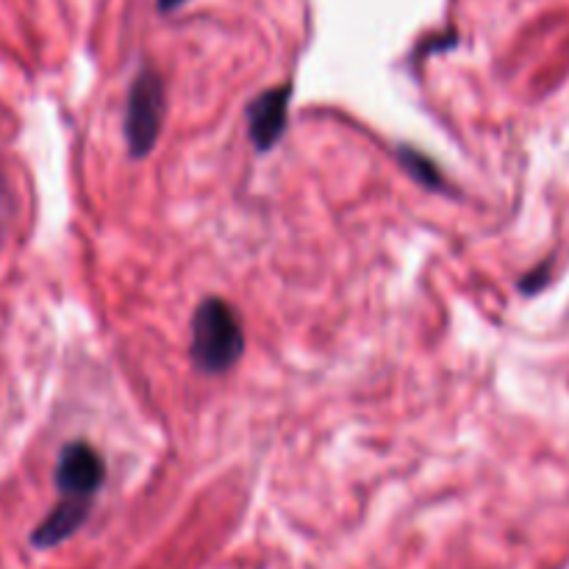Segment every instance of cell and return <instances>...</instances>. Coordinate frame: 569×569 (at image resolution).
<instances>
[{"label":"cell","mask_w":569,"mask_h":569,"mask_svg":"<svg viewBox=\"0 0 569 569\" xmlns=\"http://www.w3.org/2000/svg\"><path fill=\"white\" fill-rule=\"evenodd\" d=\"M244 350L242 322L220 298H209L192 315V361L206 376L228 372Z\"/></svg>","instance_id":"obj_1"},{"label":"cell","mask_w":569,"mask_h":569,"mask_svg":"<svg viewBox=\"0 0 569 569\" xmlns=\"http://www.w3.org/2000/svg\"><path fill=\"white\" fill-rule=\"evenodd\" d=\"M164 83L153 67H144L131 83L126 109V142L133 159H142L156 148L164 122Z\"/></svg>","instance_id":"obj_2"},{"label":"cell","mask_w":569,"mask_h":569,"mask_svg":"<svg viewBox=\"0 0 569 569\" xmlns=\"http://www.w3.org/2000/svg\"><path fill=\"white\" fill-rule=\"evenodd\" d=\"M103 478V459H100L92 445L72 442L61 450L59 467H56V489L64 498L89 500L100 489Z\"/></svg>","instance_id":"obj_3"},{"label":"cell","mask_w":569,"mask_h":569,"mask_svg":"<svg viewBox=\"0 0 569 569\" xmlns=\"http://www.w3.org/2000/svg\"><path fill=\"white\" fill-rule=\"evenodd\" d=\"M289 98H292V87L281 83L267 92H261L253 103L248 106V131L250 142L256 144L259 153H267L278 144V139L287 131L289 117Z\"/></svg>","instance_id":"obj_4"},{"label":"cell","mask_w":569,"mask_h":569,"mask_svg":"<svg viewBox=\"0 0 569 569\" xmlns=\"http://www.w3.org/2000/svg\"><path fill=\"white\" fill-rule=\"evenodd\" d=\"M89 515V500L81 498H64L42 522L37 526V531L31 533V545L39 550L56 548V545L67 542L78 528L87 522Z\"/></svg>","instance_id":"obj_5"},{"label":"cell","mask_w":569,"mask_h":569,"mask_svg":"<svg viewBox=\"0 0 569 569\" xmlns=\"http://www.w3.org/2000/svg\"><path fill=\"white\" fill-rule=\"evenodd\" d=\"M398 156H400V164H403L406 170L411 172V178H417L422 187L428 189L442 187V172H439V167L433 164L426 153H420V150L415 148H406L403 144V148L398 150Z\"/></svg>","instance_id":"obj_6"},{"label":"cell","mask_w":569,"mask_h":569,"mask_svg":"<svg viewBox=\"0 0 569 569\" xmlns=\"http://www.w3.org/2000/svg\"><path fill=\"white\" fill-rule=\"evenodd\" d=\"M548 276H550V264L537 267V270H531L526 278H522L520 289H522V292H526V295L539 292V289H542L545 283H548Z\"/></svg>","instance_id":"obj_7"},{"label":"cell","mask_w":569,"mask_h":569,"mask_svg":"<svg viewBox=\"0 0 569 569\" xmlns=\"http://www.w3.org/2000/svg\"><path fill=\"white\" fill-rule=\"evenodd\" d=\"M181 3H187V0H159V9L161 11H172V9H178Z\"/></svg>","instance_id":"obj_8"}]
</instances>
